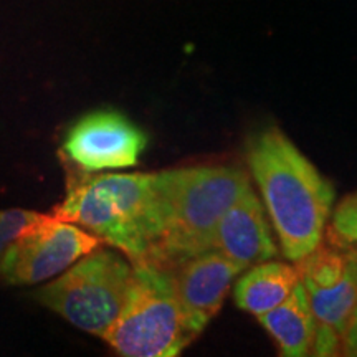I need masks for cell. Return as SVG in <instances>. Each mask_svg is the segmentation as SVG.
I'll list each match as a JSON object with an SVG mask.
<instances>
[{
  "label": "cell",
  "instance_id": "7a4b0ae2",
  "mask_svg": "<svg viewBox=\"0 0 357 357\" xmlns=\"http://www.w3.org/2000/svg\"><path fill=\"white\" fill-rule=\"evenodd\" d=\"M52 215L77 223L131 263H155L167 217L162 171L79 176Z\"/></svg>",
  "mask_w": 357,
  "mask_h": 357
},
{
  "label": "cell",
  "instance_id": "5b68a950",
  "mask_svg": "<svg viewBox=\"0 0 357 357\" xmlns=\"http://www.w3.org/2000/svg\"><path fill=\"white\" fill-rule=\"evenodd\" d=\"M132 263L106 248H95L37 291V300L82 331L101 337L126 301Z\"/></svg>",
  "mask_w": 357,
  "mask_h": 357
},
{
  "label": "cell",
  "instance_id": "30bf717a",
  "mask_svg": "<svg viewBox=\"0 0 357 357\" xmlns=\"http://www.w3.org/2000/svg\"><path fill=\"white\" fill-rule=\"evenodd\" d=\"M212 250L235 263L240 270L273 260L278 248L265 215V205L248 185L218 222Z\"/></svg>",
  "mask_w": 357,
  "mask_h": 357
},
{
  "label": "cell",
  "instance_id": "52a82bcc",
  "mask_svg": "<svg viewBox=\"0 0 357 357\" xmlns=\"http://www.w3.org/2000/svg\"><path fill=\"white\" fill-rule=\"evenodd\" d=\"M102 242L77 223L42 215L17 236L0 261V278L8 284H37L63 273Z\"/></svg>",
  "mask_w": 357,
  "mask_h": 357
},
{
  "label": "cell",
  "instance_id": "8992f818",
  "mask_svg": "<svg viewBox=\"0 0 357 357\" xmlns=\"http://www.w3.org/2000/svg\"><path fill=\"white\" fill-rule=\"evenodd\" d=\"M300 281L310 300L316 334L312 356L341 354L347 324L357 307V273L346 247L321 242L296 261Z\"/></svg>",
  "mask_w": 357,
  "mask_h": 357
},
{
  "label": "cell",
  "instance_id": "6da1fadb",
  "mask_svg": "<svg viewBox=\"0 0 357 357\" xmlns=\"http://www.w3.org/2000/svg\"><path fill=\"white\" fill-rule=\"evenodd\" d=\"M245 155L284 257L300 261L323 242L336 199L333 184L276 126L250 136Z\"/></svg>",
  "mask_w": 357,
  "mask_h": 357
},
{
  "label": "cell",
  "instance_id": "5bb4252c",
  "mask_svg": "<svg viewBox=\"0 0 357 357\" xmlns=\"http://www.w3.org/2000/svg\"><path fill=\"white\" fill-rule=\"evenodd\" d=\"M42 213L24 208H10V211H0V261L6 255L7 248L15 242V238L22 231H25L38 220Z\"/></svg>",
  "mask_w": 357,
  "mask_h": 357
},
{
  "label": "cell",
  "instance_id": "4fadbf2b",
  "mask_svg": "<svg viewBox=\"0 0 357 357\" xmlns=\"http://www.w3.org/2000/svg\"><path fill=\"white\" fill-rule=\"evenodd\" d=\"M331 242L342 247L357 243V190L342 199L331 213Z\"/></svg>",
  "mask_w": 357,
  "mask_h": 357
},
{
  "label": "cell",
  "instance_id": "3957f363",
  "mask_svg": "<svg viewBox=\"0 0 357 357\" xmlns=\"http://www.w3.org/2000/svg\"><path fill=\"white\" fill-rule=\"evenodd\" d=\"M162 176L167 217L155 263L172 270L212 250L218 222L250 181L247 172L231 166L167 169Z\"/></svg>",
  "mask_w": 357,
  "mask_h": 357
},
{
  "label": "cell",
  "instance_id": "277c9868",
  "mask_svg": "<svg viewBox=\"0 0 357 357\" xmlns=\"http://www.w3.org/2000/svg\"><path fill=\"white\" fill-rule=\"evenodd\" d=\"M102 339L124 357H176L194 341L169 268L153 261L132 263L126 301Z\"/></svg>",
  "mask_w": 357,
  "mask_h": 357
},
{
  "label": "cell",
  "instance_id": "9a60e30c",
  "mask_svg": "<svg viewBox=\"0 0 357 357\" xmlns=\"http://www.w3.org/2000/svg\"><path fill=\"white\" fill-rule=\"evenodd\" d=\"M341 354L357 357V307L352 312L349 324H347L344 339H342Z\"/></svg>",
  "mask_w": 357,
  "mask_h": 357
},
{
  "label": "cell",
  "instance_id": "8fae6325",
  "mask_svg": "<svg viewBox=\"0 0 357 357\" xmlns=\"http://www.w3.org/2000/svg\"><path fill=\"white\" fill-rule=\"evenodd\" d=\"M258 323L273 337L281 356L305 357L312 352L316 326L301 281L281 305L258 316Z\"/></svg>",
  "mask_w": 357,
  "mask_h": 357
},
{
  "label": "cell",
  "instance_id": "7c38bea8",
  "mask_svg": "<svg viewBox=\"0 0 357 357\" xmlns=\"http://www.w3.org/2000/svg\"><path fill=\"white\" fill-rule=\"evenodd\" d=\"M298 281L296 266L273 260L257 263L247 268L236 281L235 305L258 318L287 300Z\"/></svg>",
  "mask_w": 357,
  "mask_h": 357
},
{
  "label": "cell",
  "instance_id": "2e32d148",
  "mask_svg": "<svg viewBox=\"0 0 357 357\" xmlns=\"http://www.w3.org/2000/svg\"><path fill=\"white\" fill-rule=\"evenodd\" d=\"M346 250H347V257H349L351 265H352V268H354L356 273H357V243L346 245Z\"/></svg>",
  "mask_w": 357,
  "mask_h": 357
},
{
  "label": "cell",
  "instance_id": "9c48e42d",
  "mask_svg": "<svg viewBox=\"0 0 357 357\" xmlns=\"http://www.w3.org/2000/svg\"><path fill=\"white\" fill-rule=\"evenodd\" d=\"M171 271L185 328L195 339L220 311L242 270L217 250H207L178 263Z\"/></svg>",
  "mask_w": 357,
  "mask_h": 357
},
{
  "label": "cell",
  "instance_id": "ba28073f",
  "mask_svg": "<svg viewBox=\"0 0 357 357\" xmlns=\"http://www.w3.org/2000/svg\"><path fill=\"white\" fill-rule=\"evenodd\" d=\"M147 136L118 111L83 116L66 134L63 153L84 172L132 167L139 162Z\"/></svg>",
  "mask_w": 357,
  "mask_h": 357
}]
</instances>
